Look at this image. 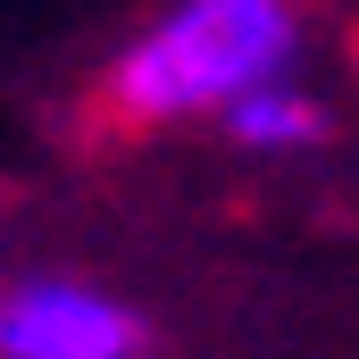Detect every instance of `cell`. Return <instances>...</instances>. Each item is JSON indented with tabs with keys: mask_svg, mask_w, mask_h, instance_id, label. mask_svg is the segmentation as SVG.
Instances as JSON below:
<instances>
[{
	"mask_svg": "<svg viewBox=\"0 0 359 359\" xmlns=\"http://www.w3.org/2000/svg\"><path fill=\"white\" fill-rule=\"evenodd\" d=\"M217 126H226V142L268 151V159H284V151H318V142L334 134L326 100H318V92H301V84H268V92H251V100H234Z\"/></svg>",
	"mask_w": 359,
	"mask_h": 359,
	"instance_id": "3",
	"label": "cell"
},
{
	"mask_svg": "<svg viewBox=\"0 0 359 359\" xmlns=\"http://www.w3.org/2000/svg\"><path fill=\"white\" fill-rule=\"evenodd\" d=\"M309 42V0H168L100 67V109L117 126L226 117L234 100L292 84Z\"/></svg>",
	"mask_w": 359,
	"mask_h": 359,
	"instance_id": "1",
	"label": "cell"
},
{
	"mask_svg": "<svg viewBox=\"0 0 359 359\" xmlns=\"http://www.w3.org/2000/svg\"><path fill=\"white\" fill-rule=\"evenodd\" d=\"M151 326L84 276H8L0 284V359H142Z\"/></svg>",
	"mask_w": 359,
	"mask_h": 359,
	"instance_id": "2",
	"label": "cell"
}]
</instances>
